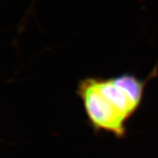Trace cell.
<instances>
[{"label":"cell","mask_w":158,"mask_h":158,"mask_svg":"<svg viewBox=\"0 0 158 158\" xmlns=\"http://www.w3.org/2000/svg\"><path fill=\"white\" fill-rule=\"evenodd\" d=\"M157 73L156 67L143 80L128 73L80 80L77 95L92 130L110 133L117 139L126 137L127 124L141 106L146 85Z\"/></svg>","instance_id":"6da1fadb"}]
</instances>
